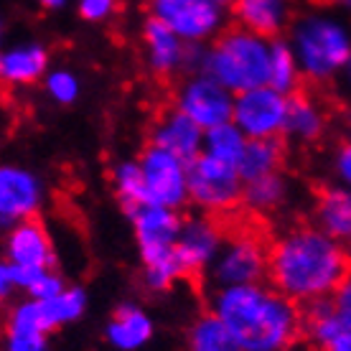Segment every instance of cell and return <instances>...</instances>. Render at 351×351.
<instances>
[{
  "label": "cell",
  "instance_id": "obj_7",
  "mask_svg": "<svg viewBox=\"0 0 351 351\" xmlns=\"http://www.w3.org/2000/svg\"><path fill=\"white\" fill-rule=\"evenodd\" d=\"M150 204L178 209L189 196V163L173 156L171 150L148 143L141 156Z\"/></svg>",
  "mask_w": 351,
  "mask_h": 351
},
{
  "label": "cell",
  "instance_id": "obj_3",
  "mask_svg": "<svg viewBox=\"0 0 351 351\" xmlns=\"http://www.w3.org/2000/svg\"><path fill=\"white\" fill-rule=\"evenodd\" d=\"M270 46L263 36L247 28H229L217 38L209 51L204 69L211 80H217L232 92L270 84Z\"/></svg>",
  "mask_w": 351,
  "mask_h": 351
},
{
  "label": "cell",
  "instance_id": "obj_21",
  "mask_svg": "<svg viewBox=\"0 0 351 351\" xmlns=\"http://www.w3.org/2000/svg\"><path fill=\"white\" fill-rule=\"evenodd\" d=\"M46 69V51L41 46H21L3 56L0 74L8 84H31Z\"/></svg>",
  "mask_w": 351,
  "mask_h": 351
},
{
  "label": "cell",
  "instance_id": "obj_8",
  "mask_svg": "<svg viewBox=\"0 0 351 351\" xmlns=\"http://www.w3.org/2000/svg\"><path fill=\"white\" fill-rule=\"evenodd\" d=\"M232 120L247 138L278 135L285 130L288 97L278 89H272L270 84L239 92V97L234 99V117Z\"/></svg>",
  "mask_w": 351,
  "mask_h": 351
},
{
  "label": "cell",
  "instance_id": "obj_4",
  "mask_svg": "<svg viewBox=\"0 0 351 351\" xmlns=\"http://www.w3.org/2000/svg\"><path fill=\"white\" fill-rule=\"evenodd\" d=\"M132 224H135V237H138L150 288H168L173 280H178L176 245L181 237L184 221L173 209L148 204L132 214Z\"/></svg>",
  "mask_w": 351,
  "mask_h": 351
},
{
  "label": "cell",
  "instance_id": "obj_13",
  "mask_svg": "<svg viewBox=\"0 0 351 351\" xmlns=\"http://www.w3.org/2000/svg\"><path fill=\"white\" fill-rule=\"evenodd\" d=\"M143 38H145V53H148L150 69L158 77L168 80L181 64H184L186 49L184 38L176 34L173 28H168L163 21L150 16L143 28Z\"/></svg>",
  "mask_w": 351,
  "mask_h": 351
},
{
  "label": "cell",
  "instance_id": "obj_37",
  "mask_svg": "<svg viewBox=\"0 0 351 351\" xmlns=\"http://www.w3.org/2000/svg\"><path fill=\"white\" fill-rule=\"evenodd\" d=\"M217 5H224V3H234V0H214Z\"/></svg>",
  "mask_w": 351,
  "mask_h": 351
},
{
  "label": "cell",
  "instance_id": "obj_30",
  "mask_svg": "<svg viewBox=\"0 0 351 351\" xmlns=\"http://www.w3.org/2000/svg\"><path fill=\"white\" fill-rule=\"evenodd\" d=\"M117 10V0H80V16L84 21H105Z\"/></svg>",
  "mask_w": 351,
  "mask_h": 351
},
{
  "label": "cell",
  "instance_id": "obj_14",
  "mask_svg": "<svg viewBox=\"0 0 351 351\" xmlns=\"http://www.w3.org/2000/svg\"><path fill=\"white\" fill-rule=\"evenodd\" d=\"M8 257L10 263L23 265V267L49 270V265L53 263V252L44 224L34 217L18 221L8 237Z\"/></svg>",
  "mask_w": 351,
  "mask_h": 351
},
{
  "label": "cell",
  "instance_id": "obj_9",
  "mask_svg": "<svg viewBox=\"0 0 351 351\" xmlns=\"http://www.w3.org/2000/svg\"><path fill=\"white\" fill-rule=\"evenodd\" d=\"M150 16L173 28L184 41H202L219 26V5L214 0H145Z\"/></svg>",
  "mask_w": 351,
  "mask_h": 351
},
{
  "label": "cell",
  "instance_id": "obj_23",
  "mask_svg": "<svg viewBox=\"0 0 351 351\" xmlns=\"http://www.w3.org/2000/svg\"><path fill=\"white\" fill-rule=\"evenodd\" d=\"M245 138L247 135L239 130L237 125H232V123L217 125V128L206 130V135H204V153L211 156V158L237 166L247 145Z\"/></svg>",
  "mask_w": 351,
  "mask_h": 351
},
{
  "label": "cell",
  "instance_id": "obj_17",
  "mask_svg": "<svg viewBox=\"0 0 351 351\" xmlns=\"http://www.w3.org/2000/svg\"><path fill=\"white\" fill-rule=\"evenodd\" d=\"M285 156H288V143L270 135V138H250L245 145V153L237 163V171L242 173V178L252 181L260 176L278 173L285 166Z\"/></svg>",
  "mask_w": 351,
  "mask_h": 351
},
{
  "label": "cell",
  "instance_id": "obj_6",
  "mask_svg": "<svg viewBox=\"0 0 351 351\" xmlns=\"http://www.w3.org/2000/svg\"><path fill=\"white\" fill-rule=\"evenodd\" d=\"M298 62L311 80H326L339 66L351 59L349 36L336 21L328 18H306L295 28Z\"/></svg>",
  "mask_w": 351,
  "mask_h": 351
},
{
  "label": "cell",
  "instance_id": "obj_24",
  "mask_svg": "<svg viewBox=\"0 0 351 351\" xmlns=\"http://www.w3.org/2000/svg\"><path fill=\"white\" fill-rule=\"evenodd\" d=\"M84 293L80 288H64L59 295L46 300H38V308H41V324H44L46 331H53L62 324H69L77 316H82L84 311Z\"/></svg>",
  "mask_w": 351,
  "mask_h": 351
},
{
  "label": "cell",
  "instance_id": "obj_31",
  "mask_svg": "<svg viewBox=\"0 0 351 351\" xmlns=\"http://www.w3.org/2000/svg\"><path fill=\"white\" fill-rule=\"evenodd\" d=\"M5 351H46V339L44 334L8 331V349Z\"/></svg>",
  "mask_w": 351,
  "mask_h": 351
},
{
  "label": "cell",
  "instance_id": "obj_11",
  "mask_svg": "<svg viewBox=\"0 0 351 351\" xmlns=\"http://www.w3.org/2000/svg\"><path fill=\"white\" fill-rule=\"evenodd\" d=\"M219 245H221V229L211 217L186 221L184 229H181V237H178V245H176L178 278L189 280L191 285H199L206 265L214 260Z\"/></svg>",
  "mask_w": 351,
  "mask_h": 351
},
{
  "label": "cell",
  "instance_id": "obj_18",
  "mask_svg": "<svg viewBox=\"0 0 351 351\" xmlns=\"http://www.w3.org/2000/svg\"><path fill=\"white\" fill-rule=\"evenodd\" d=\"M318 227L334 239H351V191L318 189L316 191Z\"/></svg>",
  "mask_w": 351,
  "mask_h": 351
},
{
  "label": "cell",
  "instance_id": "obj_1",
  "mask_svg": "<svg viewBox=\"0 0 351 351\" xmlns=\"http://www.w3.org/2000/svg\"><path fill=\"white\" fill-rule=\"evenodd\" d=\"M351 278V257L324 229L295 227L272 239L267 280L295 303L328 298Z\"/></svg>",
  "mask_w": 351,
  "mask_h": 351
},
{
  "label": "cell",
  "instance_id": "obj_5",
  "mask_svg": "<svg viewBox=\"0 0 351 351\" xmlns=\"http://www.w3.org/2000/svg\"><path fill=\"white\" fill-rule=\"evenodd\" d=\"M189 196L206 217H227L245 206V178L237 166L202 153L189 163Z\"/></svg>",
  "mask_w": 351,
  "mask_h": 351
},
{
  "label": "cell",
  "instance_id": "obj_34",
  "mask_svg": "<svg viewBox=\"0 0 351 351\" xmlns=\"http://www.w3.org/2000/svg\"><path fill=\"white\" fill-rule=\"evenodd\" d=\"M324 351H351V331H346V334H341L339 339H336L328 349Z\"/></svg>",
  "mask_w": 351,
  "mask_h": 351
},
{
  "label": "cell",
  "instance_id": "obj_26",
  "mask_svg": "<svg viewBox=\"0 0 351 351\" xmlns=\"http://www.w3.org/2000/svg\"><path fill=\"white\" fill-rule=\"evenodd\" d=\"M114 186H117V196L123 206L130 214H135L138 209L148 206V189H145V176H143L141 163H125V166L117 168V176H114Z\"/></svg>",
  "mask_w": 351,
  "mask_h": 351
},
{
  "label": "cell",
  "instance_id": "obj_33",
  "mask_svg": "<svg viewBox=\"0 0 351 351\" xmlns=\"http://www.w3.org/2000/svg\"><path fill=\"white\" fill-rule=\"evenodd\" d=\"M336 171H339V178L351 189V143L341 145L339 156H336Z\"/></svg>",
  "mask_w": 351,
  "mask_h": 351
},
{
  "label": "cell",
  "instance_id": "obj_16",
  "mask_svg": "<svg viewBox=\"0 0 351 351\" xmlns=\"http://www.w3.org/2000/svg\"><path fill=\"white\" fill-rule=\"evenodd\" d=\"M237 23L263 38H275L288 23V0H234Z\"/></svg>",
  "mask_w": 351,
  "mask_h": 351
},
{
  "label": "cell",
  "instance_id": "obj_28",
  "mask_svg": "<svg viewBox=\"0 0 351 351\" xmlns=\"http://www.w3.org/2000/svg\"><path fill=\"white\" fill-rule=\"evenodd\" d=\"M62 290H64L62 278H56V275H53V272H49V270H38V275L34 278V282H31L28 293H31V298H36V300H46V298L59 295Z\"/></svg>",
  "mask_w": 351,
  "mask_h": 351
},
{
  "label": "cell",
  "instance_id": "obj_19",
  "mask_svg": "<svg viewBox=\"0 0 351 351\" xmlns=\"http://www.w3.org/2000/svg\"><path fill=\"white\" fill-rule=\"evenodd\" d=\"M326 128V120L313 97L306 89H295L288 97V120H285V130L298 135L303 141H318Z\"/></svg>",
  "mask_w": 351,
  "mask_h": 351
},
{
  "label": "cell",
  "instance_id": "obj_20",
  "mask_svg": "<svg viewBox=\"0 0 351 351\" xmlns=\"http://www.w3.org/2000/svg\"><path fill=\"white\" fill-rule=\"evenodd\" d=\"M150 334H153V326H150L148 316L143 313L141 308L123 306L110 321V328H107V336L114 346L120 349H138L148 341Z\"/></svg>",
  "mask_w": 351,
  "mask_h": 351
},
{
  "label": "cell",
  "instance_id": "obj_10",
  "mask_svg": "<svg viewBox=\"0 0 351 351\" xmlns=\"http://www.w3.org/2000/svg\"><path fill=\"white\" fill-rule=\"evenodd\" d=\"M176 107L184 110L204 130L224 125L234 117V99L229 97V89L217 80H211L209 74L184 84L178 92Z\"/></svg>",
  "mask_w": 351,
  "mask_h": 351
},
{
  "label": "cell",
  "instance_id": "obj_36",
  "mask_svg": "<svg viewBox=\"0 0 351 351\" xmlns=\"http://www.w3.org/2000/svg\"><path fill=\"white\" fill-rule=\"evenodd\" d=\"M339 5H346V8H351V0H336Z\"/></svg>",
  "mask_w": 351,
  "mask_h": 351
},
{
  "label": "cell",
  "instance_id": "obj_25",
  "mask_svg": "<svg viewBox=\"0 0 351 351\" xmlns=\"http://www.w3.org/2000/svg\"><path fill=\"white\" fill-rule=\"evenodd\" d=\"M285 199V181L278 173L260 176L245 184V206L255 214L275 209Z\"/></svg>",
  "mask_w": 351,
  "mask_h": 351
},
{
  "label": "cell",
  "instance_id": "obj_12",
  "mask_svg": "<svg viewBox=\"0 0 351 351\" xmlns=\"http://www.w3.org/2000/svg\"><path fill=\"white\" fill-rule=\"evenodd\" d=\"M202 130L204 128L193 123L184 110L168 107V110H160L158 117H156V125H153V132H150V143L171 150L173 156H178L186 163H193L204 150Z\"/></svg>",
  "mask_w": 351,
  "mask_h": 351
},
{
  "label": "cell",
  "instance_id": "obj_22",
  "mask_svg": "<svg viewBox=\"0 0 351 351\" xmlns=\"http://www.w3.org/2000/svg\"><path fill=\"white\" fill-rule=\"evenodd\" d=\"M191 351H242L229 326L217 313H204L191 328Z\"/></svg>",
  "mask_w": 351,
  "mask_h": 351
},
{
  "label": "cell",
  "instance_id": "obj_2",
  "mask_svg": "<svg viewBox=\"0 0 351 351\" xmlns=\"http://www.w3.org/2000/svg\"><path fill=\"white\" fill-rule=\"evenodd\" d=\"M214 313L229 326L242 351H285L303 334V313L295 300L260 282L221 288Z\"/></svg>",
  "mask_w": 351,
  "mask_h": 351
},
{
  "label": "cell",
  "instance_id": "obj_27",
  "mask_svg": "<svg viewBox=\"0 0 351 351\" xmlns=\"http://www.w3.org/2000/svg\"><path fill=\"white\" fill-rule=\"evenodd\" d=\"M298 66H295V56L290 51V46L275 41L270 46V87L282 95H290L298 89Z\"/></svg>",
  "mask_w": 351,
  "mask_h": 351
},
{
  "label": "cell",
  "instance_id": "obj_35",
  "mask_svg": "<svg viewBox=\"0 0 351 351\" xmlns=\"http://www.w3.org/2000/svg\"><path fill=\"white\" fill-rule=\"evenodd\" d=\"M44 8H59V5H64V0H38Z\"/></svg>",
  "mask_w": 351,
  "mask_h": 351
},
{
  "label": "cell",
  "instance_id": "obj_15",
  "mask_svg": "<svg viewBox=\"0 0 351 351\" xmlns=\"http://www.w3.org/2000/svg\"><path fill=\"white\" fill-rule=\"evenodd\" d=\"M38 204V186L34 176L21 168H3L0 171V214L3 221H23L36 211Z\"/></svg>",
  "mask_w": 351,
  "mask_h": 351
},
{
  "label": "cell",
  "instance_id": "obj_29",
  "mask_svg": "<svg viewBox=\"0 0 351 351\" xmlns=\"http://www.w3.org/2000/svg\"><path fill=\"white\" fill-rule=\"evenodd\" d=\"M49 92H51L53 99H59L62 105H69L71 99L77 97L80 87H77V80L66 74V71H53L49 77Z\"/></svg>",
  "mask_w": 351,
  "mask_h": 351
},
{
  "label": "cell",
  "instance_id": "obj_32",
  "mask_svg": "<svg viewBox=\"0 0 351 351\" xmlns=\"http://www.w3.org/2000/svg\"><path fill=\"white\" fill-rule=\"evenodd\" d=\"M331 300H334L336 313H339V318L343 321V326L351 331V278L339 285V290L331 295Z\"/></svg>",
  "mask_w": 351,
  "mask_h": 351
}]
</instances>
